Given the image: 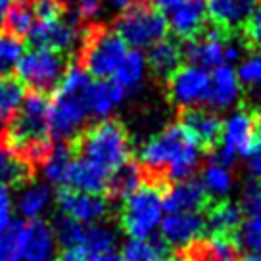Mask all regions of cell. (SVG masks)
<instances>
[{"instance_id":"6da1fadb","label":"cell","mask_w":261,"mask_h":261,"mask_svg":"<svg viewBox=\"0 0 261 261\" xmlns=\"http://www.w3.org/2000/svg\"><path fill=\"white\" fill-rule=\"evenodd\" d=\"M202 150L180 123H173L148 140L139 152V165L144 179L169 185L187 180L200 165Z\"/></svg>"},{"instance_id":"7a4b0ae2","label":"cell","mask_w":261,"mask_h":261,"mask_svg":"<svg viewBox=\"0 0 261 261\" xmlns=\"http://www.w3.org/2000/svg\"><path fill=\"white\" fill-rule=\"evenodd\" d=\"M2 142L23 158L33 167H41L52 150L48 129V98L42 92L25 94L21 106L6 123Z\"/></svg>"},{"instance_id":"3957f363","label":"cell","mask_w":261,"mask_h":261,"mask_svg":"<svg viewBox=\"0 0 261 261\" xmlns=\"http://www.w3.org/2000/svg\"><path fill=\"white\" fill-rule=\"evenodd\" d=\"M90 83V75L79 64L65 67L62 81L48 102V129L50 137L60 142L75 140L81 133L89 112L83 100V92Z\"/></svg>"},{"instance_id":"277c9868","label":"cell","mask_w":261,"mask_h":261,"mask_svg":"<svg viewBox=\"0 0 261 261\" xmlns=\"http://www.w3.org/2000/svg\"><path fill=\"white\" fill-rule=\"evenodd\" d=\"M69 144L75 155L96 163L108 173L115 171L130 160L129 135L115 119H100L92 127L79 133V137Z\"/></svg>"},{"instance_id":"5b68a950","label":"cell","mask_w":261,"mask_h":261,"mask_svg":"<svg viewBox=\"0 0 261 261\" xmlns=\"http://www.w3.org/2000/svg\"><path fill=\"white\" fill-rule=\"evenodd\" d=\"M129 54V46L121 37L102 23L87 25L79 42V62L83 69L96 79H108Z\"/></svg>"},{"instance_id":"8992f818","label":"cell","mask_w":261,"mask_h":261,"mask_svg":"<svg viewBox=\"0 0 261 261\" xmlns=\"http://www.w3.org/2000/svg\"><path fill=\"white\" fill-rule=\"evenodd\" d=\"M114 31L133 48H150L155 42L167 37L169 25L162 10H158L150 0H137L115 19Z\"/></svg>"},{"instance_id":"52a82bcc","label":"cell","mask_w":261,"mask_h":261,"mask_svg":"<svg viewBox=\"0 0 261 261\" xmlns=\"http://www.w3.org/2000/svg\"><path fill=\"white\" fill-rule=\"evenodd\" d=\"M163 219V187L142 180L135 192L123 200L121 227L130 238H148Z\"/></svg>"},{"instance_id":"ba28073f","label":"cell","mask_w":261,"mask_h":261,"mask_svg":"<svg viewBox=\"0 0 261 261\" xmlns=\"http://www.w3.org/2000/svg\"><path fill=\"white\" fill-rule=\"evenodd\" d=\"M246 44L244 41H237L230 31H225L217 25H210L200 33L196 39L188 41L187 48H182L185 58L190 65L202 69H215L225 62H234Z\"/></svg>"},{"instance_id":"9c48e42d","label":"cell","mask_w":261,"mask_h":261,"mask_svg":"<svg viewBox=\"0 0 261 261\" xmlns=\"http://www.w3.org/2000/svg\"><path fill=\"white\" fill-rule=\"evenodd\" d=\"M65 71L64 58L46 48H33L25 52L16 65V79L33 92L46 94L56 89Z\"/></svg>"},{"instance_id":"30bf717a","label":"cell","mask_w":261,"mask_h":261,"mask_svg":"<svg viewBox=\"0 0 261 261\" xmlns=\"http://www.w3.org/2000/svg\"><path fill=\"white\" fill-rule=\"evenodd\" d=\"M255 112L253 110H237L223 123L219 146L213 150V162L225 167L234 165L238 155H248L255 142Z\"/></svg>"},{"instance_id":"8fae6325","label":"cell","mask_w":261,"mask_h":261,"mask_svg":"<svg viewBox=\"0 0 261 261\" xmlns=\"http://www.w3.org/2000/svg\"><path fill=\"white\" fill-rule=\"evenodd\" d=\"M14 232L19 261H54L56 238L46 221L25 219L14 223Z\"/></svg>"},{"instance_id":"7c38bea8","label":"cell","mask_w":261,"mask_h":261,"mask_svg":"<svg viewBox=\"0 0 261 261\" xmlns=\"http://www.w3.org/2000/svg\"><path fill=\"white\" fill-rule=\"evenodd\" d=\"M167 90L173 104L182 110L196 108L207 102L210 94V75L196 65H180L167 79Z\"/></svg>"},{"instance_id":"4fadbf2b","label":"cell","mask_w":261,"mask_h":261,"mask_svg":"<svg viewBox=\"0 0 261 261\" xmlns=\"http://www.w3.org/2000/svg\"><path fill=\"white\" fill-rule=\"evenodd\" d=\"M75 17H60L56 21H37L33 27L29 39L35 48H46L58 54H64L79 46L81 29Z\"/></svg>"},{"instance_id":"5bb4252c","label":"cell","mask_w":261,"mask_h":261,"mask_svg":"<svg viewBox=\"0 0 261 261\" xmlns=\"http://www.w3.org/2000/svg\"><path fill=\"white\" fill-rule=\"evenodd\" d=\"M212 205L202 180L187 179L163 187V212L169 213H202Z\"/></svg>"},{"instance_id":"9a60e30c","label":"cell","mask_w":261,"mask_h":261,"mask_svg":"<svg viewBox=\"0 0 261 261\" xmlns=\"http://www.w3.org/2000/svg\"><path fill=\"white\" fill-rule=\"evenodd\" d=\"M56 202L62 210V215H67L83 225L100 223L110 213V204L102 194H87L62 188L56 196Z\"/></svg>"},{"instance_id":"2e32d148","label":"cell","mask_w":261,"mask_h":261,"mask_svg":"<svg viewBox=\"0 0 261 261\" xmlns=\"http://www.w3.org/2000/svg\"><path fill=\"white\" fill-rule=\"evenodd\" d=\"M180 125L185 127L188 135L192 137L200 150L213 152L219 146L221 133H223V121L212 110L204 108H188L180 114Z\"/></svg>"},{"instance_id":"e0dca14e","label":"cell","mask_w":261,"mask_h":261,"mask_svg":"<svg viewBox=\"0 0 261 261\" xmlns=\"http://www.w3.org/2000/svg\"><path fill=\"white\" fill-rule=\"evenodd\" d=\"M160 225L163 240L180 252L200 240L205 230V219L202 213H169Z\"/></svg>"},{"instance_id":"ac0fdd59","label":"cell","mask_w":261,"mask_h":261,"mask_svg":"<svg viewBox=\"0 0 261 261\" xmlns=\"http://www.w3.org/2000/svg\"><path fill=\"white\" fill-rule=\"evenodd\" d=\"M169 29L182 41H192L207 27L205 0H182L169 12Z\"/></svg>"},{"instance_id":"d6986e66","label":"cell","mask_w":261,"mask_h":261,"mask_svg":"<svg viewBox=\"0 0 261 261\" xmlns=\"http://www.w3.org/2000/svg\"><path fill=\"white\" fill-rule=\"evenodd\" d=\"M110 173L96 163L85 160L81 155H75L69 169L65 173L64 188L77 190V192H87V194H102L108 188Z\"/></svg>"},{"instance_id":"ffe728a7","label":"cell","mask_w":261,"mask_h":261,"mask_svg":"<svg viewBox=\"0 0 261 261\" xmlns=\"http://www.w3.org/2000/svg\"><path fill=\"white\" fill-rule=\"evenodd\" d=\"M261 0H205L207 19L225 31L238 29L252 16Z\"/></svg>"},{"instance_id":"44dd1931","label":"cell","mask_w":261,"mask_h":261,"mask_svg":"<svg viewBox=\"0 0 261 261\" xmlns=\"http://www.w3.org/2000/svg\"><path fill=\"white\" fill-rule=\"evenodd\" d=\"M125 94L121 89L112 81H90L83 92V100L89 112V117L96 119H108V115L115 110Z\"/></svg>"},{"instance_id":"7402d4cb","label":"cell","mask_w":261,"mask_h":261,"mask_svg":"<svg viewBox=\"0 0 261 261\" xmlns=\"http://www.w3.org/2000/svg\"><path fill=\"white\" fill-rule=\"evenodd\" d=\"M240 98V81L237 71L230 65H219L210 77V94L207 104L213 110H227L234 106Z\"/></svg>"},{"instance_id":"603a6c76","label":"cell","mask_w":261,"mask_h":261,"mask_svg":"<svg viewBox=\"0 0 261 261\" xmlns=\"http://www.w3.org/2000/svg\"><path fill=\"white\" fill-rule=\"evenodd\" d=\"M238 246L232 237H210L196 240L180 252V255H187L196 261H238Z\"/></svg>"},{"instance_id":"cb8c5ba5","label":"cell","mask_w":261,"mask_h":261,"mask_svg":"<svg viewBox=\"0 0 261 261\" xmlns=\"http://www.w3.org/2000/svg\"><path fill=\"white\" fill-rule=\"evenodd\" d=\"M146 58V65L154 71L158 77L162 79H169L182 64V46L173 39H163V41L155 42L154 46H150Z\"/></svg>"},{"instance_id":"d4e9b609","label":"cell","mask_w":261,"mask_h":261,"mask_svg":"<svg viewBox=\"0 0 261 261\" xmlns=\"http://www.w3.org/2000/svg\"><path fill=\"white\" fill-rule=\"evenodd\" d=\"M204 219L205 230L212 237H234L242 223V210L234 202L221 200L207 207V217Z\"/></svg>"},{"instance_id":"484cf974","label":"cell","mask_w":261,"mask_h":261,"mask_svg":"<svg viewBox=\"0 0 261 261\" xmlns=\"http://www.w3.org/2000/svg\"><path fill=\"white\" fill-rule=\"evenodd\" d=\"M35 167L8 144L0 140V185L4 187H25L33 179Z\"/></svg>"},{"instance_id":"4316f807","label":"cell","mask_w":261,"mask_h":261,"mask_svg":"<svg viewBox=\"0 0 261 261\" xmlns=\"http://www.w3.org/2000/svg\"><path fill=\"white\" fill-rule=\"evenodd\" d=\"M125 261H171V246L162 237L129 238L123 246Z\"/></svg>"},{"instance_id":"83f0119b","label":"cell","mask_w":261,"mask_h":261,"mask_svg":"<svg viewBox=\"0 0 261 261\" xmlns=\"http://www.w3.org/2000/svg\"><path fill=\"white\" fill-rule=\"evenodd\" d=\"M142 180H144V173L140 169V165L129 160L121 167L110 173L106 192L112 200H125L130 192H135L142 185Z\"/></svg>"},{"instance_id":"f1b7e54d","label":"cell","mask_w":261,"mask_h":261,"mask_svg":"<svg viewBox=\"0 0 261 261\" xmlns=\"http://www.w3.org/2000/svg\"><path fill=\"white\" fill-rule=\"evenodd\" d=\"M146 58L142 56L139 50H133L117 67V71L112 75V83H115L121 89L123 94L127 96L142 85L144 75H146Z\"/></svg>"},{"instance_id":"f546056e","label":"cell","mask_w":261,"mask_h":261,"mask_svg":"<svg viewBox=\"0 0 261 261\" xmlns=\"http://www.w3.org/2000/svg\"><path fill=\"white\" fill-rule=\"evenodd\" d=\"M54 200L52 188L44 182H29L25 185L21 194L17 198V212L25 219H39L46 212Z\"/></svg>"},{"instance_id":"4dcf8cb0","label":"cell","mask_w":261,"mask_h":261,"mask_svg":"<svg viewBox=\"0 0 261 261\" xmlns=\"http://www.w3.org/2000/svg\"><path fill=\"white\" fill-rule=\"evenodd\" d=\"M73 148L69 142H60L56 146H52L50 154L46 155V160L42 162V175L44 179L52 182V185H60L64 187L65 173L69 169V165L73 162Z\"/></svg>"},{"instance_id":"1f68e13d","label":"cell","mask_w":261,"mask_h":261,"mask_svg":"<svg viewBox=\"0 0 261 261\" xmlns=\"http://www.w3.org/2000/svg\"><path fill=\"white\" fill-rule=\"evenodd\" d=\"M33 27H35V16L31 4L27 0H14L4 17V31L17 39H25L31 35Z\"/></svg>"},{"instance_id":"d6a6232c","label":"cell","mask_w":261,"mask_h":261,"mask_svg":"<svg viewBox=\"0 0 261 261\" xmlns=\"http://www.w3.org/2000/svg\"><path fill=\"white\" fill-rule=\"evenodd\" d=\"M25 98V87L12 75H0V123H8Z\"/></svg>"},{"instance_id":"836d02e7","label":"cell","mask_w":261,"mask_h":261,"mask_svg":"<svg viewBox=\"0 0 261 261\" xmlns=\"http://www.w3.org/2000/svg\"><path fill=\"white\" fill-rule=\"evenodd\" d=\"M115 244H117V234L114 228L100 225V223H92V225H85V234H83L81 248L90 255L96 253L114 252Z\"/></svg>"},{"instance_id":"e575fe53","label":"cell","mask_w":261,"mask_h":261,"mask_svg":"<svg viewBox=\"0 0 261 261\" xmlns=\"http://www.w3.org/2000/svg\"><path fill=\"white\" fill-rule=\"evenodd\" d=\"M232 238L238 250H244L250 255H261V213L242 221Z\"/></svg>"},{"instance_id":"d590c367","label":"cell","mask_w":261,"mask_h":261,"mask_svg":"<svg viewBox=\"0 0 261 261\" xmlns=\"http://www.w3.org/2000/svg\"><path fill=\"white\" fill-rule=\"evenodd\" d=\"M23 54L25 48L21 39L0 29V75H10L16 71V65Z\"/></svg>"},{"instance_id":"8d00e7d4","label":"cell","mask_w":261,"mask_h":261,"mask_svg":"<svg viewBox=\"0 0 261 261\" xmlns=\"http://www.w3.org/2000/svg\"><path fill=\"white\" fill-rule=\"evenodd\" d=\"M202 185H204L205 192L210 194V198L212 196H225L232 188V173L225 165L212 162L204 169Z\"/></svg>"},{"instance_id":"74e56055","label":"cell","mask_w":261,"mask_h":261,"mask_svg":"<svg viewBox=\"0 0 261 261\" xmlns=\"http://www.w3.org/2000/svg\"><path fill=\"white\" fill-rule=\"evenodd\" d=\"M52 232L56 238V244L62 248H71V246H81L83 234H85V225L79 221L71 219L67 215H60L54 219Z\"/></svg>"},{"instance_id":"f35d334b","label":"cell","mask_w":261,"mask_h":261,"mask_svg":"<svg viewBox=\"0 0 261 261\" xmlns=\"http://www.w3.org/2000/svg\"><path fill=\"white\" fill-rule=\"evenodd\" d=\"M31 10L37 21H56L67 14L64 0H33Z\"/></svg>"},{"instance_id":"ab89813d","label":"cell","mask_w":261,"mask_h":261,"mask_svg":"<svg viewBox=\"0 0 261 261\" xmlns=\"http://www.w3.org/2000/svg\"><path fill=\"white\" fill-rule=\"evenodd\" d=\"M238 207L242 210V213L250 215H259L261 213V180H250L246 182V187L242 188L240 194V204Z\"/></svg>"},{"instance_id":"60d3db41","label":"cell","mask_w":261,"mask_h":261,"mask_svg":"<svg viewBox=\"0 0 261 261\" xmlns=\"http://www.w3.org/2000/svg\"><path fill=\"white\" fill-rule=\"evenodd\" d=\"M238 81L252 87V89H261V56H250L244 60L238 67Z\"/></svg>"},{"instance_id":"b9f144b4","label":"cell","mask_w":261,"mask_h":261,"mask_svg":"<svg viewBox=\"0 0 261 261\" xmlns=\"http://www.w3.org/2000/svg\"><path fill=\"white\" fill-rule=\"evenodd\" d=\"M242 31H244L242 41H244L246 48L261 52V4L253 10L252 16L246 19V23L242 25Z\"/></svg>"},{"instance_id":"7bdbcfd3","label":"cell","mask_w":261,"mask_h":261,"mask_svg":"<svg viewBox=\"0 0 261 261\" xmlns=\"http://www.w3.org/2000/svg\"><path fill=\"white\" fill-rule=\"evenodd\" d=\"M0 261H19L16 248V232L14 223L0 230Z\"/></svg>"},{"instance_id":"ee69618b","label":"cell","mask_w":261,"mask_h":261,"mask_svg":"<svg viewBox=\"0 0 261 261\" xmlns=\"http://www.w3.org/2000/svg\"><path fill=\"white\" fill-rule=\"evenodd\" d=\"M102 8V0H77L75 6V19L77 21H90L96 17Z\"/></svg>"},{"instance_id":"f6af8a7d","label":"cell","mask_w":261,"mask_h":261,"mask_svg":"<svg viewBox=\"0 0 261 261\" xmlns=\"http://www.w3.org/2000/svg\"><path fill=\"white\" fill-rule=\"evenodd\" d=\"M12 221V196L8 192V187L0 185V230L10 227Z\"/></svg>"},{"instance_id":"bcb514c9","label":"cell","mask_w":261,"mask_h":261,"mask_svg":"<svg viewBox=\"0 0 261 261\" xmlns=\"http://www.w3.org/2000/svg\"><path fill=\"white\" fill-rule=\"evenodd\" d=\"M248 171L252 173L255 179H261V139L253 142V146L248 152Z\"/></svg>"},{"instance_id":"7dc6e473","label":"cell","mask_w":261,"mask_h":261,"mask_svg":"<svg viewBox=\"0 0 261 261\" xmlns=\"http://www.w3.org/2000/svg\"><path fill=\"white\" fill-rule=\"evenodd\" d=\"M89 253L83 250L81 246H71V248H62L58 255V261H87Z\"/></svg>"},{"instance_id":"c3c4849f","label":"cell","mask_w":261,"mask_h":261,"mask_svg":"<svg viewBox=\"0 0 261 261\" xmlns=\"http://www.w3.org/2000/svg\"><path fill=\"white\" fill-rule=\"evenodd\" d=\"M87 261H125L121 253L115 252H106V253H96V255H90Z\"/></svg>"},{"instance_id":"681fc988","label":"cell","mask_w":261,"mask_h":261,"mask_svg":"<svg viewBox=\"0 0 261 261\" xmlns=\"http://www.w3.org/2000/svg\"><path fill=\"white\" fill-rule=\"evenodd\" d=\"M14 0H0V27L4 25V17L8 14V8L12 6Z\"/></svg>"},{"instance_id":"f907efd6","label":"cell","mask_w":261,"mask_h":261,"mask_svg":"<svg viewBox=\"0 0 261 261\" xmlns=\"http://www.w3.org/2000/svg\"><path fill=\"white\" fill-rule=\"evenodd\" d=\"M133 2H137V0H110V4H112L114 8H119V10H125L127 6H130Z\"/></svg>"},{"instance_id":"816d5d0a","label":"cell","mask_w":261,"mask_h":261,"mask_svg":"<svg viewBox=\"0 0 261 261\" xmlns=\"http://www.w3.org/2000/svg\"><path fill=\"white\" fill-rule=\"evenodd\" d=\"M255 129L261 135V112H255Z\"/></svg>"},{"instance_id":"f5cc1de1","label":"cell","mask_w":261,"mask_h":261,"mask_svg":"<svg viewBox=\"0 0 261 261\" xmlns=\"http://www.w3.org/2000/svg\"><path fill=\"white\" fill-rule=\"evenodd\" d=\"M240 261H261V255H246Z\"/></svg>"},{"instance_id":"db71d44e","label":"cell","mask_w":261,"mask_h":261,"mask_svg":"<svg viewBox=\"0 0 261 261\" xmlns=\"http://www.w3.org/2000/svg\"><path fill=\"white\" fill-rule=\"evenodd\" d=\"M180 261H196V259H190V257H187V255H180Z\"/></svg>"},{"instance_id":"11a10c76","label":"cell","mask_w":261,"mask_h":261,"mask_svg":"<svg viewBox=\"0 0 261 261\" xmlns=\"http://www.w3.org/2000/svg\"><path fill=\"white\" fill-rule=\"evenodd\" d=\"M27 2H29V0H27Z\"/></svg>"}]
</instances>
